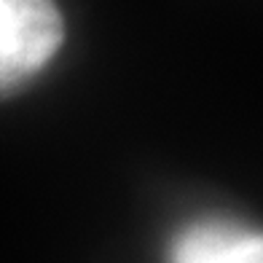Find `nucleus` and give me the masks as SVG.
Instances as JSON below:
<instances>
[{"label": "nucleus", "mask_w": 263, "mask_h": 263, "mask_svg": "<svg viewBox=\"0 0 263 263\" xmlns=\"http://www.w3.org/2000/svg\"><path fill=\"white\" fill-rule=\"evenodd\" d=\"M65 46L59 0H0V94L27 86Z\"/></svg>", "instance_id": "f257e3e1"}, {"label": "nucleus", "mask_w": 263, "mask_h": 263, "mask_svg": "<svg viewBox=\"0 0 263 263\" xmlns=\"http://www.w3.org/2000/svg\"><path fill=\"white\" fill-rule=\"evenodd\" d=\"M166 263H263V236L229 218H201L175 234Z\"/></svg>", "instance_id": "f03ea898"}]
</instances>
